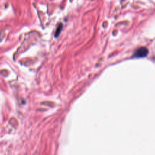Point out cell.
I'll list each match as a JSON object with an SVG mask.
<instances>
[{
  "mask_svg": "<svg viewBox=\"0 0 155 155\" xmlns=\"http://www.w3.org/2000/svg\"><path fill=\"white\" fill-rule=\"evenodd\" d=\"M148 50L146 48L144 47H141L137 49L133 55V57L134 58H142L145 57L148 54Z\"/></svg>",
  "mask_w": 155,
  "mask_h": 155,
  "instance_id": "cell-1",
  "label": "cell"
},
{
  "mask_svg": "<svg viewBox=\"0 0 155 155\" xmlns=\"http://www.w3.org/2000/svg\"><path fill=\"white\" fill-rule=\"evenodd\" d=\"M62 29H63V24H60L59 25L58 27L57 28V31H56V32H55V36H56V37H57L58 36H59V35H60V32H61Z\"/></svg>",
  "mask_w": 155,
  "mask_h": 155,
  "instance_id": "cell-2",
  "label": "cell"
}]
</instances>
